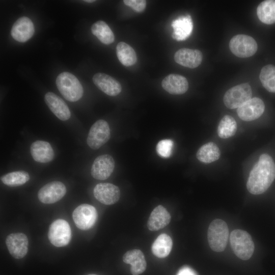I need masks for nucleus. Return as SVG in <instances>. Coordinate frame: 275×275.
Returning a JSON list of instances; mask_svg holds the SVG:
<instances>
[{
    "label": "nucleus",
    "mask_w": 275,
    "mask_h": 275,
    "mask_svg": "<svg viewBox=\"0 0 275 275\" xmlns=\"http://www.w3.org/2000/svg\"><path fill=\"white\" fill-rule=\"evenodd\" d=\"M173 142L169 139L160 141L156 146V151L161 157L168 158L172 154Z\"/></svg>",
    "instance_id": "nucleus-32"
},
{
    "label": "nucleus",
    "mask_w": 275,
    "mask_h": 275,
    "mask_svg": "<svg viewBox=\"0 0 275 275\" xmlns=\"http://www.w3.org/2000/svg\"><path fill=\"white\" fill-rule=\"evenodd\" d=\"M30 152L33 159L40 163L51 161L54 153L50 144L44 141H36L31 145Z\"/></svg>",
    "instance_id": "nucleus-20"
},
{
    "label": "nucleus",
    "mask_w": 275,
    "mask_h": 275,
    "mask_svg": "<svg viewBox=\"0 0 275 275\" xmlns=\"http://www.w3.org/2000/svg\"><path fill=\"white\" fill-rule=\"evenodd\" d=\"M6 243L10 254L14 258L21 259L27 254L29 241L22 233H13L6 238Z\"/></svg>",
    "instance_id": "nucleus-14"
},
{
    "label": "nucleus",
    "mask_w": 275,
    "mask_h": 275,
    "mask_svg": "<svg viewBox=\"0 0 275 275\" xmlns=\"http://www.w3.org/2000/svg\"><path fill=\"white\" fill-rule=\"evenodd\" d=\"M97 216L95 208L88 204L80 205L72 213V218L76 226L82 230L92 228L96 222Z\"/></svg>",
    "instance_id": "nucleus-8"
},
{
    "label": "nucleus",
    "mask_w": 275,
    "mask_h": 275,
    "mask_svg": "<svg viewBox=\"0 0 275 275\" xmlns=\"http://www.w3.org/2000/svg\"><path fill=\"white\" fill-rule=\"evenodd\" d=\"M35 29L32 20L27 17L18 18L13 24L11 29V36L14 40L24 42L34 35Z\"/></svg>",
    "instance_id": "nucleus-15"
},
{
    "label": "nucleus",
    "mask_w": 275,
    "mask_h": 275,
    "mask_svg": "<svg viewBox=\"0 0 275 275\" xmlns=\"http://www.w3.org/2000/svg\"><path fill=\"white\" fill-rule=\"evenodd\" d=\"M48 237L50 242L57 247L67 245L71 238V230L67 221L58 219L49 226Z\"/></svg>",
    "instance_id": "nucleus-7"
},
{
    "label": "nucleus",
    "mask_w": 275,
    "mask_h": 275,
    "mask_svg": "<svg viewBox=\"0 0 275 275\" xmlns=\"http://www.w3.org/2000/svg\"><path fill=\"white\" fill-rule=\"evenodd\" d=\"M116 53L119 61L125 66L133 65L137 61L134 50L125 42H120L117 44Z\"/></svg>",
    "instance_id": "nucleus-27"
},
{
    "label": "nucleus",
    "mask_w": 275,
    "mask_h": 275,
    "mask_svg": "<svg viewBox=\"0 0 275 275\" xmlns=\"http://www.w3.org/2000/svg\"><path fill=\"white\" fill-rule=\"evenodd\" d=\"M88 275H97V274H88Z\"/></svg>",
    "instance_id": "nucleus-36"
},
{
    "label": "nucleus",
    "mask_w": 275,
    "mask_h": 275,
    "mask_svg": "<svg viewBox=\"0 0 275 275\" xmlns=\"http://www.w3.org/2000/svg\"><path fill=\"white\" fill-rule=\"evenodd\" d=\"M220 155V150L217 145L213 142H209L199 149L196 156L200 161L209 163L217 160Z\"/></svg>",
    "instance_id": "nucleus-25"
},
{
    "label": "nucleus",
    "mask_w": 275,
    "mask_h": 275,
    "mask_svg": "<svg viewBox=\"0 0 275 275\" xmlns=\"http://www.w3.org/2000/svg\"><path fill=\"white\" fill-rule=\"evenodd\" d=\"M95 198L105 205H112L118 201L120 197L119 187L110 183L97 184L93 190Z\"/></svg>",
    "instance_id": "nucleus-13"
},
{
    "label": "nucleus",
    "mask_w": 275,
    "mask_h": 275,
    "mask_svg": "<svg viewBox=\"0 0 275 275\" xmlns=\"http://www.w3.org/2000/svg\"><path fill=\"white\" fill-rule=\"evenodd\" d=\"M91 32L104 44L108 45L114 41L115 36L113 32L103 21L99 20L95 22L91 27Z\"/></svg>",
    "instance_id": "nucleus-28"
},
{
    "label": "nucleus",
    "mask_w": 275,
    "mask_h": 275,
    "mask_svg": "<svg viewBox=\"0 0 275 275\" xmlns=\"http://www.w3.org/2000/svg\"><path fill=\"white\" fill-rule=\"evenodd\" d=\"M115 161L108 154L98 156L92 166L91 173L93 178L100 180L107 179L113 172Z\"/></svg>",
    "instance_id": "nucleus-11"
},
{
    "label": "nucleus",
    "mask_w": 275,
    "mask_h": 275,
    "mask_svg": "<svg viewBox=\"0 0 275 275\" xmlns=\"http://www.w3.org/2000/svg\"><path fill=\"white\" fill-rule=\"evenodd\" d=\"M44 100L50 110L59 119L66 121L70 118L71 113L67 105L56 94L48 92L45 95Z\"/></svg>",
    "instance_id": "nucleus-18"
},
{
    "label": "nucleus",
    "mask_w": 275,
    "mask_h": 275,
    "mask_svg": "<svg viewBox=\"0 0 275 275\" xmlns=\"http://www.w3.org/2000/svg\"><path fill=\"white\" fill-rule=\"evenodd\" d=\"M84 2H87V3H92V2H95V1H92V0H87V1H84Z\"/></svg>",
    "instance_id": "nucleus-35"
},
{
    "label": "nucleus",
    "mask_w": 275,
    "mask_h": 275,
    "mask_svg": "<svg viewBox=\"0 0 275 275\" xmlns=\"http://www.w3.org/2000/svg\"><path fill=\"white\" fill-rule=\"evenodd\" d=\"M176 275H198L196 272L188 266L182 267Z\"/></svg>",
    "instance_id": "nucleus-34"
},
{
    "label": "nucleus",
    "mask_w": 275,
    "mask_h": 275,
    "mask_svg": "<svg viewBox=\"0 0 275 275\" xmlns=\"http://www.w3.org/2000/svg\"><path fill=\"white\" fill-rule=\"evenodd\" d=\"M161 86L164 90L173 95L183 94L188 89L187 79L182 75L176 74L166 76L161 82Z\"/></svg>",
    "instance_id": "nucleus-19"
},
{
    "label": "nucleus",
    "mask_w": 275,
    "mask_h": 275,
    "mask_svg": "<svg viewBox=\"0 0 275 275\" xmlns=\"http://www.w3.org/2000/svg\"><path fill=\"white\" fill-rule=\"evenodd\" d=\"M172 26L174 29L172 37L177 41L185 40L190 35L193 25L190 16H181L174 20Z\"/></svg>",
    "instance_id": "nucleus-23"
},
{
    "label": "nucleus",
    "mask_w": 275,
    "mask_h": 275,
    "mask_svg": "<svg viewBox=\"0 0 275 275\" xmlns=\"http://www.w3.org/2000/svg\"><path fill=\"white\" fill-rule=\"evenodd\" d=\"M236 130L237 123L235 119L229 115H225L219 122L217 134L222 139H227L233 136Z\"/></svg>",
    "instance_id": "nucleus-29"
},
{
    "label": "nucleus",
    "mask_w": 275,
    "mask_h": 275,
    "mask_svg": "<svg viewBox=\"0 0 275 275\" xmlns=\"http://www.w3.org/2000/svg\"><path fill=\"white\" fill-rule=\"evenodd\" d=\"M56 85L62 96L69 101H76L82 96L84 90L81 84L70 72L60 74L56 79Z\"/></svg>",
    "instance_id": "nucleus-2"
},
{
    "label": "nucleus",
    "mask_w": 275,
    "mask_h": 275,
    "mask_svg": "<svg viewBox=\"0 0 275 275\" xmlns=\"http://www.w3.org/2000/svg\"><path fill=\"white\" fill-rule=\"evenodd\" d=\"M65 185L60 181H52L42 187L38 191L40 202L44 204H53L60 200L66 194Z\"/></svg>",
    "instance_id": "nucleus-10"
},
{
    "label": "nucleus",
    "mask_w": 275,
    "mask_h": 275,
    "mask_svg": "<svg viewBox=\"0 0 275 275\" xmlns=\"http://www.w3.org/2000/svg\"><path fill=\"white\" fill-rule=\"evenodd\" d=\"M265 105L259 98L250 99L237 109L238 117L245 121H251L259 118L264 113Z\"/></svg>",
    "instance_id": "nucleus-12"
},
{
    "label": "nucleus",
    "mask_w": 275,
    "mask_h": 275,
    "mask_svg": "<svg viewBox=\"0 0 275 275\" xmlns=\"http://www.w3.org/2000/svg\"><path fill=\"white\" fill-rule=\"evenodd\" d=\"M229 236L226 223L221 219H214L209 225L207 238L210 248L216 252H223L226 248Z\"/></svg>",
    "instance_id": "nucleus-4"
},
{
    "label": "nucleus",
    "mask_w": 275,
    "mask_h": 275,
    "mask_svg": "<svg viewBox=\"0 0 275 275\" xmlns=\"http://www.w3.org/2000/svg\"><path fill=\"white\" fill-rule=\"evenodd\" d=\"M171 215L162 205L156 207L152 211L147 222L150 231L159 230L167 226L171 221Z\"/></svg>",
    "instance_id": "nucleus-21"
},
{
    "label": "nucleus",
    "mask_w": 275,
    "mask_h": 275,
    "mask_svg": "<svg viewBox=\"0 0 275 275\" xmlns=\"http://www.w3.org/2000/svg\"><path fill=\"white\" fill-rule=\"evenodd\" d=\"M110 136V129L107 122L103 120H99L91 126L87 142L92 149H98L109 140Z\"/></svg>",
    "instance_id": "nucleus-9"
},
{
    "label": "nucleus",
    "mask_w": 275,
    "mask_h": 275,
    "mask_svg": "<svg viewBox=\"0 0 275 275\" xmlns=\"http://www.w3.org/2000/svg\"><path fill=\"white\" fill-rule=\"evenodd\" d=\"M252 90L248 83L238 85L229 89L225 94L223 101L230 109L238 108L252 98Z\"/></svg>",
    "instance_id": "nucleus-5"
},
{
    "label": "nucleus",
    "mask_w": 275,
    "mask_h": 275,
    "mask_svg": "<svg viewBox=\"0 0 275 275\" xmlns=\"http://www.w3.org/2000/svg\"><path fill=\"white\" fill-rule=\"evenodd\" d=\"M274 178L275 163L271 156L262 154L250 173L247 189L252 194H261L269 187Z\"/></svg>",
    "instance_id": "nucleus-1"
},
{
    "label": "nucleus",
    "mask_w": 275,
    "mask_h": 275,
    "mask_svg": "<svg viewBox=\"0 0 275 275\" xmlns=\"http://www.w3.org/2000/svg\"><path fill=\"white\" fill-rule=\"evenodd\" d=\"M229 48L231 52L239 58H248L257 51L258 45L252 37L243 34L234 36L230 40Z\"/></svg>",
    "instance_id": "nucleus-6"
},
{
    "label": "nucleus",
    "mask_w": 275,
    "mask_h": 275,
    "mask_svg": "<svg viewBox=\"0 0 275 275\" xmlns=\"http://www.w3.org/2000/svg\"><path fill=\"white\" fill-rule=\"evenodd\" d=\"M29 173L24 171H18L6 174L1 177V181L9 186H17L25 184L30 180Z\"/></svg>",
    "instance_id": "nucleus-31"
},
{
    "label": "nucleus",
    "mask_w": 275,
    "mask_h": 275,
    "mask_svg": "<svg viewBox=\"0 0 275 275\" xmlns=\"http://www.w3.org/2000/svg\"><path fill=\"white\" fill-rule=\"evenodd\" d=\"M124 262L131 265L130 271L132 275L143 273L146 268V261L143 252L138 249L127 251L123 257Z\"/></svg>",
    "instance_id": "nucleus-22"
},
{
    "label": "nucleus",
    "mask_w": 275,
    "mask_h": 275,
    "mask_svg": "<svg viewBox=\"0 0 275 275\" xmlns=\"http://www.w3.org/2000/svg\"><path fill=\"white\" fill-rule=\"evenodd\" d=\"M202 59V52L197 49L182 48L177 50L174 54V60L177 63L189 68L198 67Z\"/></svg>",
    "instance_id": "nucleus-16"
},
{
    "label": "nucleus",
    "mask_w": 275,
    "mask_h": 275,
    "mask_svg": "<svg viewBox=\"0 0 275 275\" xmlns=\"http://www.w3.org/2000/svg\"><path fill=\"white\" fill-rule=\"evenodd\" d=\"M230 242L232 250L237 257L247 260L252 257L255 246L251 236L246 231L234 230L230 234Z\"/></svg>",
    "instance_id": "nucleus-3"
},
{
    "label": "nucleus",
    "mask_w": 275,
    "mask_h": 275,
    "mask_svg": "<svg viewBox=\"0 0 275 275\" xmlns=\"http://www.w3.org/2000/svg\"><path fill=\"white\" fill-rule=\"evenodd\" d=\"M257 15L259 20L267 24L275 23V1L261 2L257 7Z\"/></svg>",
    "instance_id": "nucleus-26"
},
{
    "label": "nucleus",
    "mask_w": 275,
    "mask_h": 275,
    "mask_svg": "<svg viewBox=\"0 0 275 275\" xmlns=\"http://www.w3.org/2000/svg\"><path fill=\"white\" fill-rule=\"evenodd\" d=\"M123 2L125 5L138 13L144 11L146 7V1L145 0H124Z\"/></svg>",
    "instance_id": "nucleus-33"
},
{
    "label": "nucleus",
    "mask_w": 275,
    "mask_h": 275,
    "mask_svg": "<svg viewBox=\"0 0 275 275\" xmlns=\"http://www.w3.org/2000/svg\"><path fill=\"white\" fill-rule=\"evenodd\" d=\"M173 241L170 236L163 233L159 235L152 245V253L157 257L165 258L170 253Z\"/></svg>",
    "instance_id": "nucleus-24"
},
{
    "label": "nucleus",
    "mask_w": 275,
    "mask_h": 275,
    "mask_svg": "<svg viewBox=\"0 0 275 275\" xmlns=\"http://www.w3.org/2000/svg\"><path fill=\"white\" fill-rule=\"evenodd\" d=\"M93 81L99 89L111 96L118 95L122 90L120 82L105 73L95 74L93 77Z\"/></svg>",
    "instance_id": "nucleus-17"
},
{
    "label": "nucleus",
    "mask_w": 275,
    "mask_h": 275,
    "mask_svg": "<svg viewBox=\"0 0 275 275\" xmlns=\"http://www.w3.org/2000/svg\"><path fill=\"white\" fill-rule=\"evenodd\" d=\"M259 78L264 88L269 92L275 93V66L269 64L264 66Z\"/></svg>",
    "instance_id": "nucleus-30"
}]
</instances>
